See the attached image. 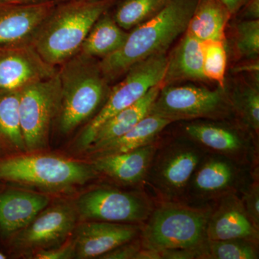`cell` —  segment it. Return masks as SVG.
I'll list each match as a JSON object with an SVG mask.
<instances>
[{
  "instance_id": "cell-16",
  "label": "cell",
  "mask_w": 259,
  "mask_h": 259,
  "mask_svg": "<svg viewBox=\"0 0 259 259\" xmlns=\"http://www.w3.org/2000/svg\"><path fill=\"white\" fill-rule=\"evenodd\" d=\"M56 5L54 0L32 5H0V47L31 40Z\"/></svg>"
},
{
  "instance_id": "cell-11",
  "label": "cell",
  "mask_w": 259,
  "mask_h": 259,
  "mask_svg": "<svg viewBox=\"0 0 259 259\" xmlns=\"http://www.w3.org/2000/svg\"><path fill=\"white\" fill-rule=\"evenodd\" d=\"M245 168L229 158L207 153L191 178L186 203L206 205L226 194L237 193L245 186L243 174Z\"/></svg>"
},
{
  "instance_id": "cell-31",
  "label": "cell",
  "mask_w": 259,
  "mask_h": 259,
  "mask_svg": "<svg viewBox=\"0 0 259 259\" xmlns=\"http://www.w3.org/2000/svg\"><path fill=\"white\" fill-rule=\"evenodd\" d=\"M252 182L242 189V202L252 222L259 229V182L258 166L251 173Z\"/></svg>"
},
{
  "instance_id": "cell-39",
  "label": "cell",
  "mask_w": 259,
  "mask_h": 259,
  "mask_svg": "<svg viewBox=\"0 0 259 259\" xmlns=\"http://www.w3.org/2000/svg\"><path fill=\"white\" fill-rule=\"evenodd\" d=\"M6 258V256L4 254H3V253H0V259H5Z\"/></svg>"
},
{
  "instance_id": "cell-27",
  "label": "cell",
  "mask_w": 259,
  "mask_h": 259,
  "mask_svg": "<svg viewBox=\"0 0 259 259\" xmlns=\"http://www.w3.org/2000/svg\"><path fill=\"white\" fill-rule=\"evenodd\" d=\"M258 243L243 239H207L201 259H258Z\"/></svg>"
},
{
  "instance_id": "cell-3",
  "label": "cell",
  "mask_w": 259,
  "mask_h": 259,
  "mask_svg": "<svg viewBox=\"0 0 259 259\" xmlns=\"http://www.w3.org/2000/svg\"><path fill=\"white\" fill-rule=\"evenodd\" d=\"M214 205L157 201L141 228L143 248L158 250H198L207 241V226Z\"/></svg>"
},
{
  "instance_id": "cell-18",
  "label": "cell",
  "mask_w": 259,
  "mask_h": 259,
  "mask_svg": "<svg viewBox=\"0 0 259 259\" xmlns=\"http://www.w3.org/2000/svg\"><path fill=\"white\" fill-rule=\"evenodd\" d=\"M76 221V210L67 203H60L40 212L22 235L24 244L42 247L55 244L72 231Z\"/></svg>"
},
{
  "instance_id": "cell-28",
  "label": "cell",
  "mask_w": 259,
  "mask_h": 259,
  "mask_svg": "<svg viewBox=\"0 0 259 259\" xmlns=\"http://www.w3.org/2000/svg\"><path fill=\"white\" fill-rule=\"evenodd\" d=\"M233 110L237 112L246 130L255 136L259 131V92L256 87L246 86L232 97Z\"/></svg>"
},
{
  "instance_id": "cell-1",
  "label": "cell",
  "mask_w": 259,
  "mask_h": 259,
  "mask_svg": "<svg viewBox=\"0 0 259 259\" xmlns=\"http://www.w3.org/2000/svg\"><path fill=\"white\" fill-rule=\"evenodd\" d=\"M198 0H170L157 14L128 32L122 47L98 65L106 80L120 77L135 64L167 49L187 31Z\"/></svg>"
},
{
  "instance_id": "cell-21",
  "label": "cell",
  "mask_w": 259,
  "mask_h": 259,
  "mask_svg": "<svg viewBox=\"0 0 259 259\" xmlns=\"http://www.w3.org/2000/svg\"><path fill=\"white\" fill-rule=\"evenodd\" d=\"M183 80H207L203 72V56L201 41L189 32L167 58L163 86Z\"/></svg>"
},
{
  "instance_id": "cell-19",
  "label": "cell",
  "mask_w": 259,
  "mask_h": 259,
  "mask_svg": "<svg viewBox=\"0 0 259 259\" xmlns=\"http://www.w3.org/2000/svg\"><path fill=\"white\" fill-rule=\"evenodd\" d=\"M49 203L47 196L26 191L10 190L0 194V228L11 233L26 228Z\"/></svg>"
},
{
  "instance_id": "cell-5",
  "label": "cell",
  "mask_w": 259,
  "mask_h": 259,
  "mask_svg": "<svg viewBox=\"0 0 259 259\" xmlns=\"http://www.w3.org/2000/svg\"><path fill=\"white\" fill-rule=\"evenodd\" d=\"M207 153L185 137L158 142L144 182L158 201L185 202L191 178Z\"/></svg>"
},
{
  "instance_id": "cell-9",
  "label": "cell",
  "mask_w": 259,
  "mask_h": 259,
  "mask_svg": "<svg viewBox=\"0 0 259 259\" xmlns=\"http://www.w3.org/2000/svg\"><path fill=\"white\" fill-rule=\"evenodd\" d=\"M231 102L221 90L196 86L162 85L149 115L172 122L199 118H220L231 112Z\"/></svg>"
},
{
  "instance_id": "cell-30",
  "label": "cell",
  "mask_w": 259,
  "mask_h": 259,
  "mask_svg": "<svg viewBox=\"0 0 259 259\" xmlns=\"http://www.w3.org/2000/svg\"><path fill=\"white\" fill-rule=\"evenodd\" d=\"M236 48L243 57L255 59L259 54V20H245L236 30Z\"/></svg>"
},
{
  "instance_id": "cell-22",
  "label": "cell",
  "mask_w": 259,
  "mask_h": 259,
  "mask_svg": "<svg viewBox=\"0 0 259 259\" xmlns=\"http://www.w3.org/2000/svg\"><path fill=\"white\" fill-rule=\"evenodd\" d=\"M229 13L220 0H198L187 32L199 41L225 40Z\"/></svg>"
},
{
  "instance_id": "cell-12",
  "label": "cell",
  "mask_w": 259,
  "mask_h": 259,
  "mask_svg": "<svg viewBox=\"0 0 259 259\" xmlns=\"http://www.w3.org/2000/svg\"><path fill=\"white\" fill-rule=\"evenodd\" d=\"M183 130L185 138L207 153L224 156L245 168L256 165L258 146L251 136L216 122H188Z\"/></svg>"
},
{
  "instance_id": "cell-13",
  "label": "cell",
  "mask_w": 259,
  "mask_h": 259,
  "mask_svg": "<svg viewBox=\"0 0 259 259\" xmlns=\"http://www.w3.org/2000/svg\"><path fill=\"white\" fill-rule=\"evenodd\" d=\"M42 59L31 41L0 47V93L18 92L57 74Z\"/></svg>"
},
{
  "instance_id": "cell-23",
  "label": "cell",
  "mask_w": 259,
  "mask_h": 259,
  "mask_svg": "<svg viewBox=\"0 0 259 259\" xmlns=\"http://www.w3.org/2000/svg\"><path fill=\"white\" fill-rule=\"evenodd\" d=\"M172 122L160 116L148 115L123 136L107 143L95 151L96 157L127 152L156 142L162 131Z\"/></svg>"
},
{
  "instance_id": "cell-29",
  "label": "cell",
  "mask_w": 259,
  "mask_h": 259,
  "mask_svg": "<svg viewBox=\"0 0 259 259\" xmlns=\"http://www.w3.org/2000/svg\"><path fill=\"white\" fill-rule=\"evenodd\" d=\"M203 56V72L206 79L224 88L227 54L224 41L207 40L201 42Z\"/></svg>"
},
{
  "instance_id": "cell-10",
  "label": "cell",
  "mask_w": 259,
  "mask_h": 259,
  "mask_svg": "<svg viewBox=\"0 0 259 259\" xmlns=\"http://www.w3.org/2000/svg\"><path fill=\"white\" fill-rule=\"evenodd\" d=\"M154 206L146 193L108 187L89 191L77 202L79 212L86 219L128 224H144Z\"/></svg>"
},
{
  "instance_id": "cell-34",
  "label": "cell",
  "mask_w": 259,
  "mask_h": 259,
  "mask_svg": "<svg viewBox=\"0 0 259 259\" xmlns=\"http://www.w3.org/2000/svg\"><path fill=\"white\" fill-rule=\"evenodd\" d=\"M160 259H201L198 250L190 249H169L159 251Z\"/></svg>"
},
{
  "instance_id": "cell-35",
  "label": "cell",
  "mask_w": 259,
  "mask_h": 259,
  "mask_svg": "<svg viewBox=\"0 0 259 259\" xmlns=\"http://www.w3.org/2000/svg\"><path fill=\"white\" fill-rule=\"evenodd\" d=\"M246 15L250 20L259 18V0H250L247 6Z\"/></svg>"
},
{
  "instance_id": "cell-8",
  "label": "cell",
  "mask_w": 259,
  "mask_h": 259,
  "mask_svg": "<svg viewBox=\"0 0 259 259\" xmlns=\"http://www.w3.org/2000/svg\"><path fill=\"white\" fill-rule=\"evenodd\" d=\"M60 102L59 71L49 79L20 90L19 111L27 151H37L47 146L51 123L58 115Z\"/></svg>"
},
{
  "instance_id": "cell-20",
  "label": "cell",
  "mask_w": 259,
  "mask_h": 259,
  "mask_svg": "<svg viewBox=\"0 0 259 259\" xmlns=\"http://www.w3.org/2000/svg\"><path fill=\"white\" fill-rule=\"evenodd\" d=\"M162 83L153 87L137 102L112 117L97 131L93 143L88 150L95 152L104 145L118 139L149 115L153 102L156 100Z\"/></svg>"
},
{
  "instance_id": "cell-14",
  "label": "cell",
  "mask_w": 259,
  "mask_h": 259,
  "mask_svg": "<svg viewBox=\"0 0 259 259\" xmlns=\"http://www.w3.org/2000/svg\"><path fill=\"white\" fill-rule=\"evenodd\" d=\"M207 239H243L258 243L259 229L255 226L237 193L216 201L207 226Z\"/></svg>"
},
{
  "instance_id": "cell-7",
  "label": "cell",
  "mask_w": 259,
  "mask_h": 259,
  "mask_svg": "<svg viewBox=\"0 0 259 259\" xmlns=\"http://www.w3.org/2000/svg\"><path fill=\"white\" fill-rule=\"evenodd\" d=\"M166 64V54H161L132 66L126 72L125 77L112 89L98 113L84 127L78 139V146L88 150L104 123L137 102L153 87L162 83Z\"/></svg>"
},
{
  "instance_id": "cell-38",
  "label": "cell",
  "mask_w": 259,
  "mask_h": 259,
  "mask_svg": "<svg viewBox=\"0 0 259 259\" xmlns=\"http://www.w3.org/2000/svg\"><path fill=\"white\" fill-rule=\"evenodd\" d=\"M66 1H69V0H55L56 4H57V3H63V2H66Z\"/></svg>"
},
{
  "instance_id": "cell-36",
  "label": "cell",
  "mask_w": 259,
  "mask_h": 259,
  "mask_svg": "<svg viewBox=\"0 0 259 259\" xmlns=\"http://www.w3.org/2000/svg\"><path fill=\"white\" fill-rule=\"evenodd\" d=\"M49 1L52 0H0V5H32Z\"/></svg>"
},
{
  "instance_id": "cell-2",
  "label": "cell",
  "mask_w": 259,
  "mask_h": 259,
  "mask_svg": "<svg viewBox=\"0 0 259 259\" xmlns=\"http://www.w3.org/2000/svg\"><path fill=\"white\" fill-rule=\"evenodd\" d=\"M113 0H69L57 3L32 36V45L49 64H64L81 49L94 24Z\"/></svg>"
},
{
  "instance_id": "cell-15",
  "label": "cell",
  "mask_w": 259,
  "mask_h": 259,
  "mask_svg": "<svg viewBox=\"0 0 259 259\" xmlns=\"http://www.w3.org/2000/svg\"><path fill=\"white\" fill-rule=\"evenodd\" d=\"M142 226L139 224L87 223L78 228L75 253L79 258H100L117 247L136 239Z\"/></svg>"
},
{
  "instance_id": "cell-32",
  "label": "cell",
  "mask_w": 259,
  "mask_h": 259,
  "mask_svg": "<svg viewBox=\"0 0 259 259\" xmlns=\"http://www.w3.org/2000/svg\"><path fill=\"white\" fill-rule=\"evenodd\" d=\"M142 248L141 240L134 239L125 244L117 247L100 256L105 259H136L138 253Z\"/></svg>"
},
{
  "instance_id": "cell-6",
  "label": "cell",
  "mask_w": 259,
  "mask_h": 259,
  "mask_svg": "<svg viewBox=\"0 0 259 259\" xmlns=\"http://www.w3.org/2000/svg\"><path fill=\"white\" fill-rule=\"evenodd\" d=\"M97 173L93 165L46 155H24L0 161V180L51 190L83 185Z\"/></svg>"
},
{
  "instance_id": "cell-17",
  "label": "cell",
  "mask_w": 259,
  "mask_h": 259,
  "mask_svg": "<svg viewBox=\"0 0 259 259\" xmlns=\"http://www.w3.org/2000/svg\"><path fill=\"white\" fill-rule=\"evenodd\" d=\"M158 144V141L127 152L97 156L94 168L122 185H139L146 180Z\"/></svg>"
},
{
  "instance_id": "cell-37",
  "label": "cell",
  "mask_w": 259,
  "mask_h": 259,
  "mask_svg": "<svg viewBox=\"0 0 259 259\" xmlns=\"http://www.w3.org/2000/svg\"><path fill=\"white\" fill-rule=\"evenodd\" d=\"M226 6L230 13L234 11L238 6L241 0H220Z\"/></svg>"
},
{
  "instance_id": "cell-24",
  "label": "cell",
  "mask_w": 259,
  "mask_h": 259,
  "mask_svg": "<svg viewBox=\"0 0 259 259\" xmlns=\"http://www.w3.org/2000/svg\"><path fill=\"white\" fill-rule=\"evenodd\" d=\"M105 13L94 24L80 49V54L87 57H107L120 49L128 36V32Z\"/></svg>"
},
{
  "instance_id": "cell-25",
  "label": "cell",
  "mask_w": 259,
  "mask_h": 259,
  "mask_svg": "<svg viewBox=\"0 0 259 259\" xmlns=\"http://www.w3.org/2000/svg\"><path fill=\"white\" fill-rule=\"evenodd\" d=\"M19 105L20 91L0 93V136L12 146L25 151Z\"/></svg>"
},
{
  "instance_id": "cell-4",
  "label": "cell",
  "mask_w": 259,
  "mask_h": 259,
  "mask_svg": "<svg viewBox=\"0 0 259 259\" xmlns=\"http://www.w3.org/2000/svg\"><path fill=\"white\" fill-rule=\"evenodd\" d=\"M90 58L73 56L59 71L61 80L59 128L69 134L92 115L105 100L106 79Z\"/></svg>"
},
{
  "instance_id": "cell-33",
  "label": "cell",
  "mask_w": 259,
  "mask_h": 259,
  "mask_svg": "<svg viewBox=\"0 0 259 259\" xmlns=\"http://www.w3.org/2000/svg\"><path fill=\"white\" fill-rule=\"evenodd\" d=\"M75 253L74 243H70L56 249L41 250L35 254L37 259H67L72 258Z\"/></svg>"
},
{
  "instance_id": "cell-26",
  "label": "cell",
  "mask_w": 259,
  "mask_h": 259,
  "mask_svg": "<svg viewBox=\"0 0 259 259\" xmlns=\"http://www.w3.org/2000/svg\"><path fill=\"white\" fill-rule=\"evenodd\" d=\"M170 0H125L116 10L114 20L121 28L131 30L157 14Z\"/></svg>"
}]
</instances>
